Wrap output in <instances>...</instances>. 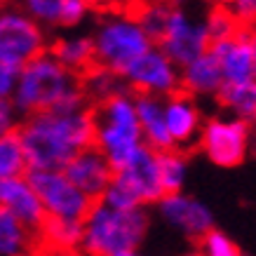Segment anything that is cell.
<instances>
[{"instance_id": "cell-15", "label": "cell", "mask_w": 256, "mask_h": 256, "mask_svg": "<svg viewBox=\"0 0 256 256\" xmlns=\"http://www.w3.org/2000/svg\"><path fill=\"white\" fill-rule=\"evenodd\" d=\"M116 174H120L132 186V190L139 195V200L146 207L156 204L164 195L162 184H160V172H158V150H153L146 144L122 167H118Z\"/></svg>"}, {"instance_id": "cell-6", "label": "cell", "mask_w": 256, "mask_h": 256, "mask_svg": "<svg viewBox=\"0 0 256 256\" xmlns=\"http://www.w3.org/2000/svg\"><path fill=\"white\" fill-rule=\"evenodd\" d=\"M156 45L181 68L184 64L210 50L212 42L207 36L204 16L195 14L186 0H170L162 31L158 36Z\"/></svg>"}, {"instance_id": "cell-11", "label": "cell", "mask_w": 256, "mask_h": 256, "mask_svg": "<svg viewBox=\"0 0 256 256\" xmlns=\"http://www.w3.org/2000/svg\"><path fill=\"white\" fill-rule=\"evenodd\" d=\"M158 216L188 240H200L202 235L214 228V214L202 200L184 193H164L156 202Z\"/></svg>"}, {"instance_id": "cell-18", "label": "cell", "mask_w": 256, "mask_h": 256, "mask_svg": "<svg viewBox=\"0 0 256 256\" xmlns=\"http://www.w3.org/2000/svg\"><path fill=\"white\" fill-rule=\"evenodd\" d=\"M134 104H136V118H139L144 144L158 153L174 148L172 136L167 132V124H164L162 99L153 96V94H134Z\"/></svg>"}, {"instance_id": "cell-28", "label": "cell", "mask_w": 256, "mask_h": 256, "mask_svg": "<svg viewBox=\"0 0 256 256\" xmlns=\"http://www.w3.org/2000/svg\"><path fill=\"white\" fill-rule=\"evenodd\" d=\"M198 252L200 256H244L240 244L228 233L218 230L216 226L198 240Z\"/></svg>"}, {"instance_id": "cell-25", "label": "cell", "mask_w": 256, "mask_h": 256, "mask_svg": "<svg viewBox=\"0 0 256 256\" xmlns=\"http://www.w3.org/2000/svg\"><path fill=\"white\" fill-rule=\"evenodd\" d=\"M26 172H28V164H26V156H24L19 134H2L0 136V178L22 176Z\"/></svg>"}, {"instance_id": "cell-40", "label": "cell", "mask_w": 256, "mask_h": 256, "mask_svg": "<svg viewBox=\"0 0 256 256\" xmlns=\"http://www.w3.org/2000/svg\"><path fill=\"white\" fill-rule=\"evenodd\" d=\"M252 124H256V116H254V122H252Z\"/></svg>"}, {"instance_id": "cell-10", "label": "cell", "mask_w": 256, "mask_h": 256, "mask_svg": "<svg viewBox=\"0 0 256 256\" xmlns=\"http://www.w3.org/2000/svg\"><path fill=\"white\" fill-rule=\"evenodd\" d=\"M26 176L38 193L47 216L82 221L92 207V200L64 174V170H28Z\"/></svg>"}, {"instance_id": "cell-31", "label": "cell", "mask_w": 256, "mask_h": 256, "mask_svg": "<svg viewBox=\"0 0 256 256\" xmlns=\"http://www.w3.org/2000/svg\"><path fill=\"white\" fill-rule=\"evenodd\" d=\"M19 122H22V113L16 110L14 101L0 96V136L10 132H16Z\"/></svg>"}, {"instance_id": "cell-22", "label": "cell", "mask_w": 256, "mask_h": 256, "mask_svg": "<svg viewBox=\"0 0 256 256\" xmlns=\"http://www.w3.org/2000/svg\"><path fill=\"white\" fill-rule=\"evenodd\" d=\"M42 247L52 249H78L82 240V221L80 218H56L47 216L38 230Z\"/></svg>"}, {"instance_id": "cell-39", "label": "cell", "mask_w": 256, "mask_h": 256, "mask_svg": "<svg viewBox=\"0 0 256 256\" xmlns=\"http://www.w3.org/2000/svg\"><path fill=\"white\" fill-rule=\"evenodd\" d=\"M184 256H200V252H188V254H184Z\"/></svg>"}, {"instance_id": "cell-34", "label": "cell", "mask_w": 256, "mask_h": 256, "mask_svg": "<svg viewBox=\"0 0 256 256\" xmlns=\"http://www.w3.org/2000/svg\"><path fill=\"white\" fill-rule=\"evenodd\" d=\"M33 256H82L78 249H52V247H42L40 244L38 252Z\"/></svg>"}, {"instance_id": "cell-21", "label": "cell", "mask_w": 256, "mask_h": 256, "mask_svg": "<svg viewBox=\"0 0 256 256\" xmlns=\"http://www.w3.org/2000/svg\"><path fill=\"white\" fill-rule=\"evenodd\" d=\"M52 54L59 59V64H64L73 73H85L90 66H94V45L90 36L82 33H70V36H62L54 42H50L47 47Z\"/></svg>"}, {"instance_id": "cell-3", "label": "cell", "mask_w": 256, "mask_h": 256, "mask_svg": "<svg viewBox=\"0 0 256 256\" xmlns=\"http://www.w3.org/2000/svg\"><path fill=\"white\" fill-rule=\"evenodd\" d=\"M80 90L82 85L78 73L68 70L50 50H45L42 54L33 56L19 68L12 101L22 116H31L40 110L59 108L64 101Z\"/></svg>"}, {"instance_id": "cell-13", "label": "cell", "mask_w": 256, "mask_h": 256, "mask_svg": "<svg viewBox=\"0 0 256 256\" xmlns=\"http://www.w3.org/2000/svg\"><path fill=\"white\" fill-rule=\"evenodd\" d=\"M210 50L212 54L216 56L224 82H242V80L256 78L254 50H252L247 26H240L233 36L212 42Z\"/></svg>"}, {"instance_id": "cell-8", "label": "cell", "mask_w": 256, "mask_h": 256, "mask_svg": "<svg viewBox=\"0 0 256 256\" xmlns=\"http://www.w3.org/2000/svg\"><path fill=\"white\" fill-rule=\"evenodd\" d=\"M47 47V28H42L26 10L16 5L0 8V62L22 68Z\"/></svg>"}, {"instance_id": "cell-1", "label": "cell", "mask_w": 256, "mask_h": 256, "mask_svg": "<svg viewBox=\"0 0 256 256\" xmlns=\"http://www.w3.org/2000/svg\"><path fill=\"white\" fill-rule=\"evenodd\" d=\"M16 134L22 139L28 170H64L78 150L92 146V106L24 116Z\"/></svg>"}, {"instance_id": "cell-20", "label": "cell", "mask_w": 256, "mask_h": 256, "mask_svg": "<svg viewBox=\"0 0 256 256\" xmlns=\"http://www.w3.org/2000/svg\"><path fill=\"white\" fill-rule=\"evenodd\" d=\"M216 104L226 116L240 118L247 122H254L256 116V78L242 80V82H224L216 92Z\"/></svg>"}, {"instance_id": "cell-26", "label": "cell", "mask_w": 256, "mask_h": 256, "mask_svg": "<svg viewBox=\"0 0 256 256\" xmlns=\"http://www.w3.org/2000/svg\"><path fill=\"white\" fill-rule=\"evenodd\" d=\"M204 26H207L210 42H216V40H224V38H228V36H233L242 24L235 19V14L230 12V8L210 5L207 14H204Z\"/></svg>"}, {"instance_id": "cell-2", "label": "cell", "mask_w": 256, "mask_h": 256, "mask_svg": "<svg viewBox=\"0 0 256 256\" xmlns=\"http://www.w3.org/2000/svg\"><path fill=\"white\" fill-rule=\"evenodd\" d=\"M150 228L146 207L116 210L106 202L94 200L82 218V240L78 252L82 256H118L139 249Z\"/></svg>"}, {"instance_id": "cell-7", "label": "cell", "mask_w": 256, "mask_h": 256, "mask_svg": "<svg viewBox=\"0 0 256 256\" xmlns=\"http://www.w3.org/2000/svg\"><path fill=\"white\" fill-rule=\"evenodd\" d=\"M254 127L247 120L233 116H214L202 122L198 148L216 167H238L252 153Z\"/></svg>"}, {"instance_id": "cell-32", "label": "cell", "mask_w": 256, "mask_h": 256, "mask_svg": "<svg viewBox=\"0 0 256 256\" xmlns=\"http://www.w3.org/2000/svg\"><path fill=\"white\" fill-rule=\"evenodd\" d=\"M228 8H230V12H233L235 19H238L242 26L256 24V0H233Z\"/></svg>"}, {"instance_id": "cell-36", "label": "cell", "mask_w": 256, "mask_h": 256, "mask_svg": "<svg viewBox=\"0 0 256 256\" xmlns=\"http://www.w3.org/2000/svg\"><path fill=\"white\" fill-rule=\"evenodd\" d=\"M249 28V40H252V50H254V62H256V24L247 26Z\"/></svg>"}, {"instance_id": "cell-12", "label": "cell", "mask_w": 256, "mask_h": 256, "mask_svg": "<svg viewBox=\"0 0 256 256\" xmlns=\"http://www.w3.org/2000/svg\"><path fill=\"white\" fill-rule=\"evenodd\" d=\"M162 110L164 124H167V132L172 136L174 148L188 150V148L198 146V136H200L202 122H204L198 99L184 90H176L174 94L162 99Z\"/></svg>"}, {"instance_id": "cell-29", "label": "cell", "mask_w": 256, "mask_h": 256, "mask_svg": "<svg viewBox=\"0 0 256 256\" xmlns=\"http://www.w3.org/2000/svg\"><path fill=\"white\" fill-rule=\"evenodd\" d=\"M66 0H24L22 8L42 26V28H59V16Z\"/></svg>"}, {"instance_id": "cell-9", "label": "cell", "mask_w": 256, "mask_h": 256, "mask_svg": "<svg viewBox=\"0 0 256 256\" xmlns=\"http://www.w3.org/2000/svg\"><path fill=\"white\" fill-rule=\"evenodd\" d=\"M124 87L134 94H153V96H170L181 90V73L178 66L164 54L158 45L148 47L141 56H136L127 68L120 73Z\"/></svg>"}, {"instance_id": "cell-35", "label": "cell", "mask_w": 256, "mask_h": 256, "mask_svg": "<svg viewBox=\"0 0 256 256\" xmlns=\"http://www.w3.org/2000/svg\"><path fill=\"white\" fill-rule=\"evenodd\" d=\"M80 2H85L92 12H94V10H106V8H110V5H113V0H80Z\"/></svg>"}, {"instance_id": "cell-23", "label": "cell", "mask_w": 256, "mask_h": 256, "mask_svg": "<svg viewBox=\"0 0 256 256\" xmlns=\"http://www.w3.org/2000/svg\"><path fill=\"white\" fill-rule=\"evenodd\" d=\"M158 172H160V184L164 193H178L184 190L188 178V158L186 150L170 148L158 153Z\"/></svg>"}, {"instance_id": "cell-16", "label": "cell", "mask_w": 256, "mask_h": 256, "mask_svg": "<svg viewBox=\"0 0 256 256\" xmlns=\"http://www.w3.org/2000/svg\"><path fill=\"white\" fill-rule=\"evenodd\" d=\"M0 207L10 210L16 218H22L24 224L28 226L31 230H36V233L40 230L42 221L47 218L45 207H42V202H40L38 193L33 190L26 174L0 178Z\"/></svg>"}, {"instance_id": "cell-27", "label": "cell", "mask_w": 256, "mask_h": 256, "mask_svg": "<svg viewBox=\"0 0 256 256\" xmlns=\"http://www.w3.org/2000/svg\"><path fill=\"white\" fill-rule=\"evenodd\" d=\"M101 202H106L108 207H116V210H134V207H146L144 202L139 200V195L132 190V186L124 181L120 174L113 172V178L108 181V186L104 190V195L99 198Z\"/></svg>"}, {"instance_id": "cell-37", "label": "cell", "mask_w": 256, "mask_h": 256, "mask_svg": "<svg viewBox=\"0 0 256 256\" xmlns=\"http://www.w3.org/2000/svg\"><path fill=\"white\" fill-rule=\"evenodd\" d=\"M204 2H210V5H221V8H228L233 0H204Z\"/></svg>"}, {"instance_id": "cell-33", "label": "cell", "mask_w": 256, "mask_h": 256, "mask_svg": "<svg viewBox=\"0 0 256 256\" xmlns=\"http://www.w3.org/2000/svg\"><path fill=\"white\" fill-rule=\"evenodd\" d=\"M16 80H19V68L0 62V96H2V99H12Z\"/></svg>"}, {"instance_id": "cell-4", "label": "cell", "mask_w": 256, "mask_h": 256, "mask_svg": "<svg viewBox=\"0 0 256 256\" xmlns=\"http://www.w3.org/2000/svg\"><path fill=\"white\" fill-rule=\"evenodd\" d=\"M94 146L106 156L113 170L122 167L144 146L134 92L120 90L106 99L92 104Z\"/></svg>"}, {"instance_id": "cell-5", "label": "cell", "mask_w": 256, "mask_h": 256, "mask_svg": "<svg viewBox=\"0 0 256 256\" xmlns=\"http://www.w3.org/2000/svg\"><path fill=\"white\" fill-rule=\"evenodd\" d=\"M90 38L94 45V64L118 76L148 47L156 45L132 10L106 8V12H101L94 24Z\"/></svg>"}, {"instance_id": "cell-17", "label": "cell", "mask_w": 256, "mask_h": 256, "mask_svg": "<svg viewBox=\"0 0 256 256\" xmlns=\"http://www.w3.org/2000/svg\"><path fill=\"white\" fill-rule=\"evenodd\" d=\"M178 73H181V90L195 96V99H207V96L214 99L221 85H224V76H221L218 62L216 56L212 54V50L184 64L178 68Z\"/></svg>"}, {"instance_id": "cell-38", "label": "cell", "mask_w": 256, "mask_h": 256, "mask_svg": "<svg viewBox=\"0 0 256 256\" xmlns=\"http://www.w3.org/2000/svg\"><path fill=\"white\" fill-rule=\"evenodd\" d=\"M118 256H144L139 252V249H132V252H122V254H118Z\"/></svg>"}, {"instance_id": "cell-30", "label": "cell", "mask_w": 256, "mask_h": 256, "mask_svg": "<svg viewBox=\"0 0 256 256\" xmlns=\"http://www.w3.org/2000/svg\"><path fill=\"white\" fill-rule=\"evenodd\" d=\"M92 14V10L80 0H66L59 16V28H78L87 22V16Z\"/></svg>"}, {"instance_id": "cell-19", "label": "cell", "mask_w": 256, "mask_h": 256, "mask_svg": "<svg viewBox=\"0 0 256 256\" xmlns=\"http://www.w3.org/2000/svg\"><path fill=\"white\" fill-rule=\"evenodd\" d=\"M38 247V233L10 210L0 207V256H33Z\"/></svg>"}, {"instance_id": "cell-24", "label": "cell", "mask_w": 256, "mask_h": 256, "mask_svg": "<svg viewBox=\"0 0 256 256\" xmlns=\"http://www.w3.org/2000/svg\"><path fill=\"white\" fill-rule=\"evenodd\" d=\"M80 85H82V92L90 99V104H96V101L106 99L120 90H127L118 73L104 68V66H96V64L90 66L85 73H80Z\"/></svg>"}, {"instance_id": "cell-14", "label": "cell", "mask_w": 256, "mask_h": 256, "mask_svg": "<svg viewBox=\"0 0 256 256\" xmlns=\"http://www.w3.org/2000/svg\"><path fill=\"white\" fill-rule=\"evenodd\" d=\"M113 172H116L113 164L106 160V156H104L94 144L82 148V150H78V153L66 162V167H64V174H66L92 202L99 200L101 195H104L108 181L113 178Z\"/></svg>"}]
</instances>
